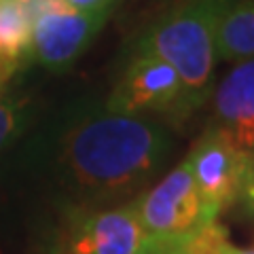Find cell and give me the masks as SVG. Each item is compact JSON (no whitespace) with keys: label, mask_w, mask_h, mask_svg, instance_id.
Wrapping results in <instances>:
<instances>
[{"label":"cell","mask_w":254,"mask_h":254,"mask_svg":"<svg viewBox=\"0 0 254 254\" xmlns=\"http://www.w3.org/2000/svg\"><path fill=\"white\" fill-rule=\"evenodd\" d=\"M172 146V131L161 121L104 106L68 127L60 161L85 205H115L136 199L168 163Z\"/></svg>","instance_id":"1"},{"label":"cell","mask_w":254,"mask_h":254,"mask_svg":"<svg viewBox=\"0 0 254 254\" xmlns=\"http://www.w3.org/2000/svg\"><path fill=\"white\" fill-rule=\"evenodd\" d=\"M229 0H185L142 32L136 49L176 70L193 113L210 100L216 72V28Z\"/></svg>","instance_id":"2"},{"label":"cell","mask_w":254,"mask_h":254,"mask_svg":"<svg viewBox=\"0 0 254 254\" xmlns=\"http://www.w3.org/2000/svg\"><path fill=\"white\" fill-rule=\"evenodd\" d=\"M150 252L178 248L218 220L190 174L187 157L133 199Z\"/></svg>","instance_id":"3"},{"label":"cell","mask_w":254,"mask_h":254,"mask_svg":"<svg viewBox=\"0 0 254 254\" xmlns=\"http://www.w3.org/2000/svg\"><path fill=\"white\" fill-rule=\"evenodd\" d=\"M32 58L51 72H64L81 60L113 15L117 2L78 11L62 0H30Z\"/></svg>","instance_id":"4"},{"label":"cell","mask_w":254,"mask_h":254,"mask_svg":"<svg viewBox=\"0 0 254 254\" xmlns=\"http://www.w3.org/2000/svg\"><path fill=\"white\" fill-rule=\"evenodd\" d=\"M108 110L138 117H163L178 123L193 115L180 76L157 55L136 49L106 98ZM159 121V119H157Z\"/></svg>","instance_id":"5"},{"label":"cell","mask_w":254,"mask_h":254,"mask_svg":"<svg viewBox=\"0 0 254 254\" xmlns=\"http://www.w3.org/2000/svg\"><path fill=\"white\" fill-rule=\"evenodd\" d=\"M58 246L66 254H153L133 199L72 210Z\"/></svg>","instance_id":"6"},{"label":"cell","mask_w":254,"mask_h":254,"mask_svg":"<svg viewBox=\"0 0 254 254\" xmlns=\"http://www.w3.org/2000/svg\"><path fill=\"white\" fill-rule=\"evenodd\" d=\"M187 161L199 193L218 216L240 201L250 155L237 148L225 133L208 127L187 155Z\"/></svg>","instance_id":"7"},{"label":"cell","mask_w":254,"mask_h":254,"mask_svg":"<svg viewBox=\"0 0 254 254\" xmlns=\"http://www.w3.org/2000/svg\"><path fill=\"white\" fill-rule=\"evenodd\" d=\"M212 129L233 142L246 155H254V58L237 62L210 93Z\"/></svg>","instance_id":"8"},{"label":"cell","mask_w":254,"mask_h":254,"mask_svg":"<svg viewBox=\"0 0 254 254\" xmlns=\"http://www.w3.org/2000/svg\"><path fill=\"white\" fill-rule=\"evenodd\" d=\"M32 58V11L21 0H0V89Z\"/></svg>","instance_id":"9"},{"label":"cell","mask_w":254,"mask_h":254,"mask_svg":"<svg viewBox=\"0 0 254 254\" xmlns=\"http://www.w3.org/2000/svg\"><path fill=\"white\" fill-rule=\"evenodd\" d=\"M216 55L227 64L254 58V0H229L216 28Z\"/></svg>","instance_id":"10"},{"label":"cell","mask_w":254,"mask_h":254,"mask_svg":"<svg viewBox=\"0 0 254 254\" xmlns=\"http://www.w3.org/2000/svg\"><path fill=\"white\" fill-rule=\"evenodd\" d=\"M28 123L26 102L11 95H0V153L19 138Z\"/></svg>","instance_id":"11"},{"label":"cell","mask_w":254,"mask_h":254,"mask_svg":"<svg viewBox=\"0 0 254 254\" xmlns=\"http://www.w3.org/2000/svg\"><path fill=\"white\" fill-rule=\"evenodd\" d=\"M242 208L254 216V155L250 157V163H248V172H246V178H244V187H242V195H240V201Z\"/></svg>","instance_id":"12"},{"label":"cell","mask_w":254,"mask_h":254,"mask_svg":"<svg viewBox=\"0 0 254 254\" xmlns=\"http://www.w3.org/2000/svg\"><path fill=\"white\" fill-rule=\"evenodd\" d=\"M216 254H254V246L252 248H240V246L229 242L227 235H222L216 244Z\"/></svg>","instance_id":"13"},{"label":"cell","mask_w":254,"mask_h":254,"mask_svg":"<svg viewBox=\"0 0 254 254\" xmlns=\"http://www.w3.org/2000/svg\"><path fill=\"white\" fill-rule=\"evenodd\" d=\"M62 2L78 11H91V9H98V6H104L110 2H119V0H62Z\"/></svg>","instance_id":"14"},{"label":"cell","mask_w":254,"mask_h":254,"mask_svg":"<svg viewBox=\"0 0 254 254\" xmlns=\"http://www.w3.org/2000/svg\"><path fill=\"white\" fill-rule=\"evenodd\" d=\"M153 254H193L189 248V244L187 246H178V248H168V250H159V252H153Z\"/></svg>","instance_id":"15"},{"label":"cell","mask_w":254,"mask_h":254,"mask_svg":"<svg viewBox=\"0 0 254 254\" xmlns=\"http://www.w3.org/2000/svg\"><path fill=\"white\" fill-rule=\"evenodd\" d=\"M47 254H66V252H64V250L60 248V246H55V248H53V250H49Z\"/></svg>","instance_id":"16"},{"label":"cell","mask_w":254,"mask_h":254,"mask_svg":"<svg viewBox=\"0 0 254 254\" xmlns=\"http://www.w3.org/2000/svg\"><path fill=\"white\" fill-rule=\"evenodd\" d=\"M21 2H30V0H21Z\"/></svg>","instance_id":"17"}]
</instances>
